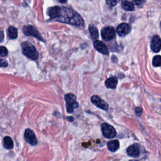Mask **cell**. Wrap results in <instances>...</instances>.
Returning a JSON list of instances; mask_svg holds the SVG:
<instances>
[{"label": "cell", "mask_w": 161, "mask_h": 161, "mask_svg": "<svg viewBox=\"0 0 161 161\" xmlns=\"http://www.w3.org/2000/svg\"><path fill=\"white\" fill-rule=\"evenodd\" d=\"M8 50L3 46H2L0 48V55L2 57H5L8 55Z\"/></svg>", "instance_id": "cell-20"}, {"label": "cell", "mask_w": 161, "mask_h": 161, "mask_svg": "<svg viewBox=\"0 0 161 161\" xmlns=\"http://www.w3.org/2000/svg\"><path fill=\"white\" fill-rule=\"evenodd\" d=\"M130 30H131L130 26L126 23H122L120 24L117 29V34L122 37L125 36L127 34H128Z\"/></svg>", "instance_id": "cell-10"}, {"label": "cell", "mask_w": 161, "mask_h": 161, "mask_svg": "<svg viewBox=\"0 0 161 161\" xmlns=\"http://www.w3.org/2000/svg\"><path fill=\"white\" fill-rule=\"evenodd\" d=\"M91 36L93 40H97L99 37V34L97 28L94 26H90L89 27Z\"/></svg>", "instance_id": "cell-18"}, {"label": "cell", "mask_w": 161, "mask_h": 161, "mask_svg": "<svg viewBox=\"0 0 161 161\" xmlns=\"http://www.w3.org/2000/svg\"><path fill=\"white\" fill-rule=\"evenodd\" d=\"M92 103L95 105L97 107L103 109L104 110H107L108 108V105L107 103L101 100L100 97L96 95H94L91 97Z\"/></svg>", "instance_id": "cell-9"}, {"label": "cell", "mask_w": 161, "mask_h": 161, "mask_svg": "<svg viewBox=\"0 0 161 161\" xmlns=\"http://www.w3.org/2000/svg\"><path fill=\"white\" fill-rule=\"evenodd\" d=\"M135 112H136L137 115L140 116L141 115V113H142V109L140 108H137L135 109Z\"/></svg>", "instance_id": "cell-23"}, {"label": "cell", "mask_w": 161, "mask_h": 161, "mask_svg": "<svg viewBox=\"0 0 161 161\" xmlns=\"http://www.w3.org/2000/svg\"><path fill=\"white\" fill-rule=\"evenodd\" d=\"M122 8L126 11H133L135 9L134 5L128 1H123L122 3Z\"/></svg>", "instance_id": "cell-17"}, {"label": "cell", "mask_w": 161, "mask_h": 161, "mask_svg": "<svg viewBox=\"0 0 161 161\" xmlns=\"http://www.w3.org/2000/svg\"><path fill=\"white\" fill-rule=\"evenodd\" d=\"M160 26H161V23H160Z\"/></svg>", "instance_id": "cell-26"}, {"label": "cell", "mask_w": 161, "mask_h": 161, "mask_svg": "<svg viewBox=\"0 0 161 161\" xmlns=\"http://www.w3.org/2000/svg\"><path fill=\"white\" fill-rule=\"evenodd\" d=\"M7 34L9 38H10L11 39H15L17 38V36H18L17 29L13 26H11L8 28Z\"/></svg>", "instance_id": "cell-15"}, {"label": "cell", "mask_w": 161, "mask_h": 161, "mask_svg": "<svg viewBox=\"0 0 161 161\" xmlns=\"http://www.w3.org/2000/svg\"><path fill=\"white\" fill-rule=\"evenodd\" d=\"M3 32H2V41L3 40Z\"/></svg>", "instance_id": "cell-24"}, {"label": "cell", "mask_w": 161, "mask_h": 161, "mask_svg": "<svg viewBox=\"0 0 161 161\" xmlns=\"http://www.w3.org/2000/svg\"><path fill=\"white\" fill-rule=\"evenodd\" d=\"M101 130L103 136L107 138H112L115 137L117 135L116 130L113 128V127L106 123H104L102 124Z\"/></svg>", "instance_id": "cell-5"}, {"label": "cell", "mask_w": 161, "mask_h": 161, "mask_svg": "<svg viewBox=\"0 0 161 161\" xmlns=\"http://www.w3.org/2000/svg\"><path fill=\"white\" fill-rule=\"evenodd\" d=\"M106 3L110 7H114L117 5V2H116V1H106Z\"/></svg>", "instance_id": "cell-22"}, {"label": "cell", "mask_w": 161, "mask_h": 161, "mask_svg": "<svg viewBox=\"0 0 161 161\" xmlns=\"http://www.w3.org/2000/svg\"><path fill=\"white\" fill-rule=\"evenodd\" d=\"M47 14L50 19H55L60 22L83 27L85 22L76 12L67 7H54L48 10Z\"/></svg>", "instance_id": "cell-1"}, {"label": "cell", "mask_w": 161, "mask_h": 161, "mask_svg": "<svg viewBox=\"0 0 161 161\" xmlns=\"http://www.w3.org/2000/svg\"><path fill=\"white\" fill-rule=\"evenodd\" d=\"M94 47L100 53L105 54V55H108V50L104 42L102 41H99L96 40L94 42Z\"/></svg>", "instance_id": "cell-12"}, {"label": "cell", "mask_w": 161, "mask_h": 161, "mask_svg": "<svg viewBox=\"0 0 161 161\" xmlns=\"http://www.w3.org/2000/svg\"><path fill=\"white\" fill-rule=\"evenodd\" d=\"M127 152L130 157H137L139 156L140 153V147L138 144H133L127 148Z\"/></svg>", "instance_id": "cell-11"}, {"label": "cell", "mask_w": 161, "mask_h": 161, "mask_svg": "<svg viewBox=\"0 0 161 161\" xmlns=\"http://www.w3.org/2000/svg\"><path fill=\"white\" fill-rule=\"evenodd\" d=\"M24 137L26 141L31 145H35L37 144V139L35 133L30 129H27L24 133Z\"/></svg>", "instance_id": "cell-7"}, {"label": "cell", "mask_w": 161, "mask_h": 161, "mask_svg": "<svg viewBox=\"0 0 161 161\" xmlns=\"http://www.w3.org/2000/svg\"><path fill=\"white\" fill-rule=\"evenodd\" d=\"M150 47L154 52H158L161 50V39L158 35H154L151 41Z\"/></svg>", "instance_id": "cell-8"}, {"label": "cell", "mask_w": 161, "mask_h": 161, "mask_svg": "<svg viewBox=\"0 0 161 161\" xmlns=\"http://www.w3.org/2000/svg\"><path fill=\"white\" fill-rule=\"evenodd\" d=\"M107 146H108V148L110 151L114 152H116L119 148L120 143H119L118 140H114L110 141L108 143Z\"/></svg>", "instance_id": "cell-14"}, {"label": "cell", "mask_w": 161, "mask_h": 161, "mask_svg": "<svg viewBox=\"0 0 161 161\" xmlns=\"http://www.w3.org/2000/svg\"><path fill=\"white\" fill-rule=\"evenodd\" d=\"M101 37L103 40L110 41L115 37V30L112 27H107L101 30Z\"/></svg>", "instance_id": "cell-6"}, {"label": "cell", "mask_w": 161, "mask_h": 161, "mask_svg": "<svg viewBox=\"0 0 161 161\" xmlns=\"http://www.w3.org/2000/svg\"><path fill=\"white\" fill-rule=\"evenodd\" d=\"M130 161H138V160H131Z\"/></svg>", "instance_id": "cell-25"}, {"label": "cell", "mask_w": 161, "mask_h": 161, "mask_svg": "<svg viewBox=\"0 0 161 161\" xmlns=\"http://www.w3.org/2000/svg\"><path fill=\"white\" fill-rule=\"evenodd\" d=\"M153 65L155 67L161 66V55H156L153 59Z\"/></svg>", "instance_id": "cell-19"}, {"label": "cell", "mask_w": 161, "mask_h": 161, "mask_svg": "<svg viewBox=\"0 0 161 161\" xmlns=\"http://www.w3.org/2000/svg\"><path fill=\"white\" fill-rule=\"evenodd\" d=\"M23 32L27 36H32L39 40L44 41V39L41 36L39 32L32 25H25L23 28Z\"/></svg>", "instance_id": "cell-4"}, {"label": "cell", "mask_w": 161, "mask_h": 161, "mask_svg": "<svg viewBox=\"0 0 161 161\" xmlns=\"http://www.w3.org/2000/svg\"><path fill=\"white\" fill-rule=\"evenodd\" d=\"M66 103V110L68 113H72L74 110L78 107V103L76 101V97L72 93L67 94L65 96Z\"/></svg>", "instance_id": "cell-3"}, {"label": "cell", "mask_w": 161, "mask_h": 161, "mask_svg": "<svg viewBox=\"0 0 161 161\" xmlns=\"http://www.w3.org/2000/svg\"><path fill=\"white\" fill-rule=\"evenodd\" d=\"M0 65H1L2 67H7L8 66V62L7 60H1L0 61Z\"/></svg>", "instance_id": "cell-21"}, {"label": "cell", "mask_w": 161, "mask_h": 161, "mask_svg": "<svg viewBox=\"0 0 161 161\" xmlns=\"http://www.w3.org/2000/svg\"><path fill=\"white\" fill-rule=\"evenodd\" d=\"M23 54L29 59L37 60L39 57V53L36 48L29 42H25L22 44Z\"/></svg>", "instance_id": "cell-2"}, {"label": "cell", "mask_w": 161, "mask_h": 161, "mask_svg": "<svg viewBox=\"0 0 161 161\" xmlns=\"http://www.w3.org/2000/svg\"><path fill=\"white\" fill-rule=\"evenodd\" d=\"M3 146L7 149H12L13 147V142L11 137H5L3 138Z\"/></svg>", "instance_id": "cell-16"}, {"label": "cell", "mask_w": 161, "mask_h": 161, "mask_svg": "<svg viewBox=\"0 0 161 161\" xmlns=\"http://www.w3.org/2000/svg\"><path fill=\"white\" fill-rule=\"evenodd\" d=\"M118 83L117 79L115 77H112L108 78L105 82V85L106 88L110 89H115L117 87Z\"/></svg>", "instance_id": "cell-13"}]
</instances>
